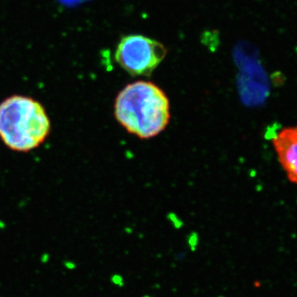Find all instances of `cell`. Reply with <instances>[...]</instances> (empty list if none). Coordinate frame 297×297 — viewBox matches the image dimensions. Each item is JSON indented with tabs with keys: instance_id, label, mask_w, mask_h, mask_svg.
<instances>
[{
	"instance_id": "1",
	"label": "cell",
	"mask_w": 297,
	"mask_h": 297,
	"mask_svg": "<svg viewBox=\"0 0 297 297\" xmlns=\"http://www.w3.org/2000/svg\"><path fill=\"white\" fill-rule=\"evenodd\" d=\"M114 115L123 128L142 140L155 137L170 121V103L166 93L149 81H136L119 92Z\"/></svg>"
},
{
	"instance_id": "2",
	"label": "cell",
	"mask_w": 297,
	"mask_h": 297,
	"mask_svg": "<svg viewBox=\"0 0 297 297\" xmlns=\"http://www.w3.org/2000/svg\"><path fill=\"white\" fill-rule=\"evenodd\" d=\"M50 131L49 117L35 99L14 95L0 103V138L11 150H34L44 142Z\"/></svg>"
},
{
	"instance_id": "3",
	"label": "cell",
	"mask_w": 297,
	"mask_h": 297,
	"mask_svg": "<svg viewBox=\"0 0 297 297\" xmlns=\"http://www.w3.org/2000/svg\"><path fill=\"white\" fill-rule=\"evenodd\" d=\"M166 55V48L159 41L142 35H129L117 45L115 59L132 76H150Z\"/></svg>"
},
{
	"instance_id": "4",
	"label": "cell",
	"mask_w": 297,
	"mask_h": 297,
	"mask_svg": "<svg viewBox=\"0 0 297 297\" xmlns=\"http://www.w3.org/2000/svg\"><path fill=\"white\" fill-rule=\"evenodd\" d=\"M271 143L287 178L297 184V125L281 129L271 138Z\"/></svg>"
},
{
	"instance_id": "5",
	"label": "cell",
	"mask_w": 297,
	"mask_h": 297,
	"mask_svg": "<svg viewBox=\"0 0 297 297\" xmlns=\"http://www.w3.org/2000/svg\"><path fill=\"white\" fill-rule=\"evenodd\" d=\"M112 281L114 283L115 285H119L120 287H122V286H124L125 282L123 281V277H122L121 275L119 274H115L112 276Z\"/></svg>"
},
{
	"instance_id": "6",
	"label": "cell",
	"mask_w": 297,
	"mask_h": 297,
	"mask_svg": "<svg viewBox=\"0 0 297 297\" xmlns=\"http://www.w3.org/2000/svg\"><path fill=\"white\" fill-rule=\"evenodd\" d=\"M143 297H150V295H144Z\"/></svg>"
}]
</instances>
